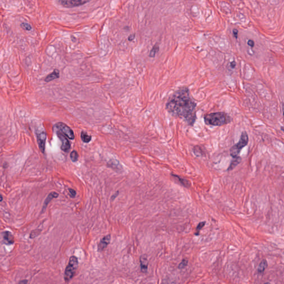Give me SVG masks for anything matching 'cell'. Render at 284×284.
I'll return each instance as SVG.
<instances>
[{
  "instance_id": "1",
  "label": "cell",
  "mask_w": 284,
  "mask_h": 284,
  "mask_svg": "<svg viewBox=\"0 0 284 284\" xmlns=\"http://www.w3.org/2000/svg\"><path fill=\"white\" fill-rule=\"evenodd\" d=\"M197 103L190 95L188 87H183L174 93L168 100L165 108L174 117L184 118L188 125L193 126L197 119Z\"/></svg>"
},
{
  "instance_id": "2",
  "label": "cell",
  "mask_w": 284,
  "mask_h": 284,
  "mask_svg": "<svg viewBox=\"0 0 284 284\" xmlns=\"http://www.w3.org/2000/svg\"><path fill=\"white\" fill-rule=\"evenodd\" d=\"M205 124L211 126L220 127L230 123L231 118L227 113L218 112L207 114L204 117Z\"/></svg>"
},
{
  "instance_id": "3",
  "label": "cell",
  "mask_w": 284,
  "mask_h": 284,
  "mask_svg": "<svg viewBox=\"0 0 284 284\" xmlns=\"http://www.w3.org/2000/svg\"><path fill=\"white\" fill-rule=\"evenodd\" d=\"M249 142L248 134L245 131H243L241 134L239 141L237 144L232 146L230 150V154L234 158L239 156L243 148L247 145Z\"/></svg>"
},
{
  "instance_id": "4",
  "label": "cell",
  "mask_w": 284,
  "mask_h": 284,
  "mask_svg": "<svg viewBox=\"0 0 284 284\" xmlns=\"http://www.w3.org/2000/svg\"><path fill=\"white\" fill-rule=\"evenodd\" d=\"M78 265V261L77 258L72 256L69 259V262L64 272V279L66 283L69 282L75 275Z\"/></svg>"
},
{
  "instance_id": "5",
  "label": "cell",
  "mask_w": 284,
  "mask_h": 284,
  "mask_svg": "<svg viewBox=\"0 0 284 284\" xmlns=\"http://www.w3.org/2000/svg\"><path fill=\"white\" fill-rule=\"evenodd\" d=\"M91 1L92 0H57V2L63 7L72 8L84 5Z\"/></svg>"
},
{
  "instance_id": "6",
  "label": "cell",
  "mask_w": 284,
  "mask_h": 284,
  "mask_svg": "<svg viewBox=\"0 0 284 284\" xmlns=\"http://www.w3.org/2000/svg\"><path fill=\"white\" fill-rule=\"evenodd\" d=\"M56 127L62 133L71 140L75 139V134L73 130L65 123L58 122L56 124Z\"/></svg>"
},
{
  "instance_id": "7",
  "label": "cell",
  "mask_w": 284,
  "mask_h": 284,
  "mask_svg": "<svg viewBox=\"0 0 284 284\" xmlns=\"http://www.w3.org/2000/svg\"><path fill=\"white\" fill-rule=\"evenodd\" d=\"M57 135L58 138L61 142V149L62 150H63L64 152H67V153L68 152L70 148V144L68 139H67V137L59 131H57Z\"/></svg>"
},
{
  "instance_id": "8",
  "label": "cell",
  "mask_w": 284,
  "mask_h": 284,
  "mask_svg": "<svg viewBox=\"0 0 284 284\" xmlns=\"http://www.w3.org/2000/svg\"><path fill=\"white\" fill-rule=\"evenodd\" d=\"M37 139L39 144V150L42 153H45V145L46 141L47 135L45 131H41L39 133H37Z\"/></svg>"
},
{
  "instance_id": "9",
  "label": "cell",
  "mask_w": 284,
  "mask_h": 284,
  "mask_svg": "<svg viewBox=\"0 0 284 284\" xmlns=\"http://www.w3.org/2000/svg\"><path fill=\"white\" fill-rule=\"evenodd\" d=\"M3 239L4 243L5 244H7V245L13 244L15 242L14 236L12 234L11 232L7 231L3 232Z\"/></svg>"
},
{
  "instance_id": "10",
  "label": "cell",
  "mask_w": 284,
  "mask_h": 284,
  "mask_svg": "<svg viewBox=\"0 0 284 284\" xmlns=\"http://www.w3.org/2000/svg\"><path fill=\"white\" fill-rule=\"evenodd\" d=\"M110 235H108L107 236L102 238L98 244V250L100 251L103 250L110 243Z\"/></svg>"
},
{
  "instance_id": "11",
  "label": "cell",
  "mask_w": 284,
  "mask_h": 284,
  "mask_svg": "<svg viewBox=\"0 0 284 284\" xmlns=\"http://www.w3.org/2000/svg\"><path fill=\"white\" fill-rule=\"evenodd\" d=\"M58 197V194L56 192H51L47 197L46 200H45V201L44 203V204H43V207H42V213L43 212L44 210H45L48 204H49V203L52 200V199H53L54 198H56Z\"/></svg>"
},
{
  "instance_id": "12",
  "label": "cell",
  "mask_w": 284,
  "mask_h": 284,
  "mask_svg": "<svg viewBox=\"0 0 284 284\" xmlns=\"http://www.w3.org/2000/svg\"><path fill=\"white\" fill-rule=\"evenodd\" d=\"M172 176L174 177L175 179H176V180H177V181L179 182V183L180 184L183 185V186H184L185 188H189L190 187L191 184H190V182L188 180H187V179H186L185 178H183L179 177V176H178L177 175H175V174H172Z\"/></svg>"
},
{
  "instance_id": "13",
  "label": "cell",
  "mask_w": 284,
  "mask_h": 284,
  "mask_svg": "<svg viewBox=\"0 0 284 284\" xmlns=\"http://www.w3.org/2000/svg\"><path fill=\"white\" fill-rule=\"evenodd\" d=\"M60 77V71L58 69H55L54 71L48 75L45 78V81L46 82H49L56 79H57Z\"/></svg>"
},
{
  "instance_id": "14",
  "label": "cell",
  "mask_w": 284,
  "mask_h": 284,
  "mask_svg": "<svg viewBox=\"0 0 284 284\" xmlns=\"http://www.w3.org/2000/svg\"><path fill=\"white\" fill-rule=\"evenodd\" d=\"M140 266H141V270L143 272H146L148 269V262L146 258L145 257L144 255L142 256L140 258Z\"/></svg>"
},
{
  "instance_id": "15",
  "label": "cell",
  "mask_w": 284,
  "mask_h": 284,
  "mask_svg": "<svg viewBox=\"0 0 284 284\" xmlns=\"http://www.w3.org/2000/svg\"><path fill=\"white\" fill-rule=\"evenodd\" d=\"M241 158L239 156H238L236 158H234V160L231 161L230 165H229L228 170L229 171V170H232L235 167H236L238 165V164L241 162Z\"/></svg>"
},
{
  "instance_id": "16",
  "label": "cell",
  "mask_w": 284,
  "mask_h": 284,
  "mask_svg": "<svg viewBox=\"0 0 284 284\" xmlns=\"http://www.w3.org/2000/svg\"><path fill=\"white\" fill-rule=\"evenodd\" d=\"M81 138L83 142L88 143L91 141L92 136L88 135V133L85 131H82L81 133Z\"/></svg>"
},
{
  "instance_id": "17",
  "label": "cell",
  "mask_w": 284,
  "mask_h": 284,
  "mask_svg": "<svg viewBox=\"0 0 284 284\" xmlns=\"http://www.w3.org/2000/svg\"><path fill=\"white\" fill-rule=\"evenodd\" d=\"M193 152L194 154L197 157H201L204 154V152L203 150V149L199 146H195L193 148Z\"/></svg>"
},
{
  "instance_id": "18",
  "label": "cell",
  "mask_w": 284,
  "mask_h": 284,
  "mask_svg": "<svg viewBox=\"0 0 284 284\" xmlns=\"http://www.w3.org/2000/svg\"><path fill=\"white\" fill-rule=\"evenodd\" d=\"M268 266V262L266 260H263L261 261L260 263L258 268V271L259 273H261L264 271V270Z\"/></svg>"
},
{
  "instance_id": "19",
  "label": "cell",
  "mask_w": 284,
  "mask_h": 284,
  "mask_svg": "<svg viewBox=\"0 0 284 284\" xmlns=\"http://www.w3.org/2000/svg\"><path fill=\"white\" fill-rule=\"evenodd\" d=\"M159 50V45L157 43V44H155V45L153 47L152 49H151V51H150V54H149V56L150 57L153 58V57H154L155 56L156 54H157V53L158 52Z\"/></svg>"
},
{
  "instance_id": "20",
  "label": "cell",
  "mask_w": 284,
  "mask_h": 284,
  "mask_svg": "<svg viewBox=\"0 0 284 284\" xmlns=\"http://www.w3.org/2000/svg\"><path fill=\"white\" fill-rule=\"evenodd\" d=\"M78 153L76 150H73L70 153V158L71 161L73 162H76L78 159Z\"/></svg>"
},
{
  "instance_id": "21",
  "label": "cell",
  "mask_w": 284,
  "mask_h": 284,
  "mask_svg": "<svg viewBox=\"0 0 284 284\" xmlns=\"http://www.w3.org/2000/svg\"><path fill=\"white\" fill-rule=\"evenodd\" d=\"M205 222H201L199 223V224L198 225L196 228V232L195 233V235H198L199 234L200 231L201 230V229L205 226Z\"/></svg>"
},
{
  "instance_id": "22",
  "label": "cell",
  "mask_w": 284,
  "mask_h": 284,
  "mask_svg": "<svg viewBox=\"0 0 284 284\" xmlns=\"http://www.w3.org/2000/svg\"><path fill=\"white\" fill-rule=\"evenodd\" d=\"M21 27L23 28L24 30L26 31H31L32 29V27L29 23H26V22H23L21 24Z\"/></svg>"
},
{
  "instance_id": "23",
  "label": "cell",
  "mask_w": 284,
  "mask_h": 284,
  "mask_svg": "<svg viewBox=\"0 0 284 284\" xmlns=\"http://www.w3.org/2000/svg\"><path fill=\"white\" fill-rule=\"evenodd\" d=\"M188 260H186L185 259H183L182 262L180 263V264L179 265L178 268L179 269H184L188 265Z\"/></svg>"
},
{
  "instance_id": "24",
  "label": "cell",
  "mask_w": 284,
  "mask_h": 284,
  "mask_svg": "<svg viewBox=\"0 0 284 284\" xmlns=\"http://www.w3.org/2000/svg\"><path fill=\"white\" fill-rule=\"evenodd\" d=\"M40 232H41V230H33V231H32V232H31V234H30V238H35L36 237L38 236V235L39 234Z\"/></svg>"
},
{
  "instance_id": "25",
  "label": "cell",
  "mask_w": 284,
  "mask_h": 284,
  "mask_svg": "<svg viewBox=\"0 0 284 284\" xmlns=\"http://www.w3.org/2000/svg\"><path fill=\"white\" fill-rule=\"evenodd\" d=\"M69 194H70V196L71 197H72V198L75 197V196H76V191H75V190H73V189H70H70H69Z\"/></svg>"
},
{
  "instance_id": "26",
  "label": "cell",
  "mask_w": 284,
  "mask_h": 284,
  "mask_svg": "<svg viewBox=\"0 0 284 284\" xmlns=\"http://www.w3.org/2000/svg\"><path fill=\"white\" fill-rule=\"evenodd\" d=\"M135 38H136V34L135 33H133V34H131V35H130L129 36L128 38V39L129 41H132L133 40H134L135 39Z\"/></svg>"
},
{
  "instance_id": "27",
  "label": "cell",
  "mask_w": 284,
  "mask_h": 284,
  "mask_svg": "<svg viewBox=\"0 0 284 284\" xmlns=\"http://www.w3.org/2000/svg\"><path fill=\"white\" fill-rule=\"evenodd\" d=\"M247 45L251 47H253L254 46V42L251 39H249L247 41Z\"/></svg>"
},
{
  "instance_id": "28",
  "label": "cell",
  "mask_w": 284,
  "mask_h": 284,
  "mask_svg": "<svg viewBox=\"0 0 284 284\" xmlns=\"http://www.w3.org/2000/svg\"><path fill=\"white\" fill-rule=\"evenodd\" d=\"M238 31L237 29H234L233 30V35L235 37L237 38L238 37Z\"/></svg>"
},
{
  "instance_id": "29",
  "label": "cell",
  "mask_w": 284,
  "mask_h": 284,
  "mask_svg": "<svg viewBox=\"0 0 284 284\" xmlns=\"http://www.w3.org/2000/svg\"><path fill=\"white\" fill-rule=\"evenodd\" d=\"M236 66V62L235 61L232 62L231 63V66L232 67V68H234Z\"/></svg>"
},
{
  "instance_id": "30",
  "label": "cell",
  "mask_w": 284,
  "mask_h": 284,
  "mask_svg": "<svg viewBox=\"0 0 284 284\" xmlns=\"http://www.w3.org/2000/svg\"><path fill=\"white\" fill-rule=\"evenodd\" d=\"M27 283V281L24 280V281H20L19 283H25V284H26Z\"/></svg>"
},
{
  "instance_id": "31",
  "label": "cell",
  "mask_w": 284,
  "mask_h": 284,
  "mask_svg": "<svg viewBox=\"0 0 284 284\" xmlns=\"http://www.w3.org/2000/svg\"><path fill=\"white\" fill-rule=\"evenodd\" d=\"M2 200H3V197H2V196L1 195H0V201H2Z\"/></svg>"
},
{
  "instance_id": "32",
  "label": "cell",
  "mask_w": 284,
  "mask_h": 284,
  "mask_svg": "<svg viewBox=\"0 0 284 284\" xmlns=\"http://www.w3.org/2000/svg\"><path fill=\"white\" fill-rule=\"evenodd\" d=\"M281 130H282V131H284V129H283V126L281 127Z\"/></svg>"
}]
</instances>
